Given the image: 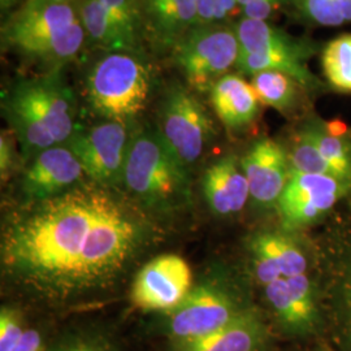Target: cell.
<instances>
[{
    "mask_svg": "<svg viewBox=\"0 0 351 351\" xmlns=\"http://www.w3.org/2000/svg\"><path fill=\"white\" fill-rule=\"evenodd\" d=\"M114 189L88 181L26 202L3 226V274L47 301L110 288L155 232L146 213Z\"/></svg>",
    "mask_w": 351,
    "mask_h": 351,
    "instance_id": "cell-1",
    "label": "cell"
},
{
    "mask_svg": "<svg viewBox=\"0 0 351 351\" xmlns=\"http://www.w3.org/2000/svg\"><path fill=\"white\" fill-rule=\"evenodd\" d=\"M314 265L323 326L330 323L341 348L351 351V202L316 239Z\"/></svg>",
    "mask_w": 351,
    "mask_h": 351,
    "instance_id": "cell-2",
    "label": "cell"
},
{
    "mask_svg": "<svg viewBox=\"0 0 351 351\" xmlns=\"http://www.w3.org/2000/svg\"><path fill=\"white\" fill-rule=\"evenodd\" d=\"M3 45L43 63H66L85 43V30L72 4L20 10L3 27Z\"/></svg>",
    "mask_w": 351,
    "mask_h": 351,
    "instance_id": "cell-3",
    "label": "cell"
},
{
    "mask_svg": "<svg viewBox=\"0 0 351 351\" xmlns=\"http://www.w3.org/2000/svg\"><path fill=\"white\" fill-rule=\"evenodd\" d=\"M123 184L142 206L156 211H171L189 198L188 169L154 130L130 141Z\"/></svg>",
    "mask_w": 351,
    "mask_h": 351,
    "instance_id": "cell-4",
    "label": "cell"
},
{
    "mask_svg": "<svg viewBox=\"0 0 351 351\" xmlns=\"http://www.w3.org/2000/svg\"><path fill=\"white\" fill-rule=\"evenodd\" d=\"M150 85L149 69L137 56L112 52L90 69L86 97L97 114L128 125L145 110Z\"/></svg>",
    "mask_w": 351,
    "mask_h": 351,
    "instance_id": "cell-5",
    "label": "cell"
},
{
    "mask_svg": "<svg viewBox=\"0 0 351 351\" xmlns=\"http://www.w3.org/2000/svg\"><path fill=\"white\" fill-rule=\"evenodd\" d=\"M239 37L228 26L194 27L176 45V63L189 88L210 93L239 62Z\"/></svg>",
    "mask_w": 351,
    "mask_h": 351,
    "instance_id": "cell-6",
    "label": "cell"
},
{
    "mask_svg": "<svg viewBox=\"0 0 351 351\" xmlns=\"http://www.w3.org/2000/svg\"><path fill=\"white\" fill-rule=\"evenodd\" d=\"M156 132L176 160L188 169L213 138V119L190 90L176 85L162 101Z\"/></svg>",
    "mask_w": 351,
    "mask_h": 351,
    "instance_id": "cell-7",
    "label": "cell"
},
{
    "mask_svg": "<svg viewBox=\"0 0 351 351\" xmlns=\"http://www.w3.org/2000/svg\"><path fill=\"white\" fill-rule=\"evenodd\" d=\"M249 308L233 289L207 282L191 289L178 307L167 313L165 329L173 343L193 341L229 324Z\"/></svg>",
    "mask_w": 351,
    "mask_h": 351,
    "instance_id": "cell-8",
    "label": "cell"
},
{
    "mask_svg": "<svg viewBox=\"0 0 351 351\" xmlns=\"http://www.w3.org/2000/svg\"><path fill=\"white\" fill-rule=\"evenodd\" d=\"M349 195L351 182L291 171L276 207L285 232H295L324 220Z\"/></svg>",
    "mask_w": 351,
    "mask_h": 351,
    "instance_id": "cell-9",
    "label": "cell"
},
{
    "mask_svg": "<svg viewBox=\"0 0 351 351\" xmlns=\"http://www.w3.org/2000/svg\"><path fill=\"white\" fill-rule=\"evenodd\" d=\"M65 146L75 154L88 181L106 188L123 184L130 146L125 124L106 121L88 129H75Z\"/></svg>",
    "mask_w": 351,
    "mask_h": 351,
    "instance_id": "cell-10",
    "label": "cell"
},
{
    "mask_svg": "<svg viewBox=\"0 0 351 351\" xmlns=\"http://www.w3.org/2000/svg\"><path fill=\"white\" fill-rule=\"evenodd\" d=\"M264 295L277 326L287 336H311L323 326L317 287L307 274L282 277L265 285Z\"/></svg>",
    "mask_w": 351,
    "mask_h": 351,
    "instance_id": "cell-11",
    "label": "cell"
},
{
    "mask_svg": "<svg viewBox=\"0 0 351 351\" xmlns=\"http://www.w3.org/2000/svg\"><path fill=\"white\" fill-rule=\"evenodd\" d=\"M193 289V272L185 259L173 254L154 258L133 281L130 300L149 311L169 313L178 307Z\"/></svg>",
    "mask_w": 351,
    "mask_h": 351,
    "instance_id": "cell-12",
    "label": "cell"
},
{
    "mask_svg": "<svg viewBox=\"0 0 351 351\" xmlns=\"http://www.w3.org/2000/svg\"><path fill=\"white\" fill-rule=\"evenodd\" d=\"M250 199L261 207L277 206L291 173L288 151L272 138L256 141L239 160Z\"/></svg>",
    "mask_w": 351,
    "mask_h": 351,
    "instance_id": "cell-13",
    "label": "cell"
},
{
    "mask_svg": "<svg viewBox=\"0 0 351 351\" xmlns=\"http://www.w3.org/2000/svg\"><path fill=\"white\" fill-rule=\"evenodd\" d=\"M85 172L75 154L65 145L40 151L26 167L21 190L26 202L42 201L84 182Z\"/></svg>",
    "mask_w": 351,
    "mask_h": 351,
    "instance_id": "cell-14",
    "label": "cell"
},
{
    "mask_svg": "<svg viewBox=\"0 0 351 351\" xmlns=\"http://www.w3.org/2000/svg\"><path fill=\"white\" fill-rule=\"evenodd\" d=\"M252 272L265 287L282 277L306 275L310 258L288 232L264 230L249 242Z\"/></svg>",
    "mask_w": 351,
    "mask_h": 351,
    "instance_id": "cell-15",
    "label": "cell"
},
{
    "mask_svg": "<svg viewBox=\"0 0 351 351\" xmlns=\"http://www.w3.org/2000/svg\"><path fill=\"white\" fill-rule=\"evenodd\" d=\"M268 341V326L261 314L250 307L204 337L173 343L172 351H264Z\"/></svg>",
    "mask_w": 351,
    "mask_h": 351,
    "instance_id": "cell-16",
    "label": "cell"
},
{
    "mask_svg": "<svg viewBox=\"0 0 351 351\" xmlns=\"http://www.w3.org/2000/svg\"><path fill=\"white\" fill-rule=\"evenodd\" d=\"M203 193L216 215L229 216L243 210L250 199V189L234 155L223 156L208 167L203 176Z\"/></svg>",
    "mask_w": 351,
    "mask_h": 351,
    "instance_id": "cell-17",
    "label": "cell"
},
{
    "mask_svg": "<svg viewBox=\"0 0 351 351\" xmlns=\"http://www.w3.org/2000/svg\"><path fill=\"white\" fill-rule=\"evenodd\" d=\"M58 145H65L75 132V112L68 90L56 75L21 81Z\"/></svg>",
    "mask_w": 351,
    "mask_h": 351,
    "instance_id": "cell-18",
    "label": "cell"
},
{
    "mask_svg": "<svg viewBox=\"0 0 351 351\" xmlns=\"http://www.w3.org/2000/svg\"><path fill=\"white\" fill-rule=\"evenodd\" d=\"M3 106L25 159L32 160L40 151L58 145L21 81L7 94Z\"/></svg>",
    "mask_w": 351,
    "mask_h": 351,
    "instance_id": "cell-19",
    "label": "cell"
},
{
    "mask_svg": "<svg viewBox=\"0 0 351 351\" xmlns=\"http://www.w3.org/2000/svg\"><path fill=\"white\" fill-rule=\"evenodd\" d=\"M210 99L219 120L232 130L250 125L261 108L250 82L239 75L220 78L210 91Z\"/></svg>",
    "mask_w": 351,
    "mask_h": 351,
    "instance_id": "cell-20",
    "label": "cell"
},
{
    "mask_svg": "<svg viewBox=\"0 0 351 351\" xmlns=\"http://www.w3.org/2000/svg\"><path fill=\"white\" fill-rule=\"evenodd\" d=\"M241 52H287L306 58L316 52V47L306 39L294 37L268 21L242 19L234 27Z\"/></svg>",
    "mask_w": 351,
    "mask_h": 351,
    "instance_id": "cell-21",
    "label": "cell"
},
{
    "mask_svg": "<svg viewBox=\"0 0 351 351\" xmlns=\"http://www.w3.org/2000/svg\"><path fill=\"white\" fill-rule=\"evenodd\" d=\"M78 16L86 37L97 46L116 52L136 47V40L113 20L101 0H82L78 4Z\"/></svg>",
    "mask_w": 351,
    "mask_h": 351,
    "instance_id": "cell-22",
    "label": "cell"
},
{
    "mask_svg": "<svg viewBox=\"0 0 351 351\" xmlns=\"http://www.w3.org/2000/svg\"><path fill=\"white\" fill-rule=\"evenodd\" d=\"M307 59L287 52H239L237 71L242 75H255L263 71H275L293 77L303 88L319 85L316 77L307 66Z\"/></svg>",
    "mask_w": 351,
    "mask_h": 351,
    "instance_id": "cell-23",
    "label": "cell"
},
{
    "mask_svg": "<svg viewBox=\"0 0 351 351\" xmlns=\"http://www.w3.org/2000/svg\"><path fill=\"white\" fill-rule=\"evenodd\" d=\"M314 142L316 149L326 159L336 176L351 182V139L339 123L326 124L319 120L302 128Z\"/></svg>",
    "mask_w": 351,
    "mask_h": 351,
    "instance_id": "cell-24",
    "label": "cell"
},
{
    "mask_svg": "<svg viewBox=\"0 0 351 351\" xmlns=\"http://www.w3.org/2000/svg\"><path fill=\"white\" fill-rule=\"evenodd\" d=\"M250 84L261 104L282 113L290 112L297 107L300 88H303L293 77L275 71L251 75Z\"/></svg>",
    "mask_w": 351,
    "mask_h": 351,
    "instance_id": "cell-25",
    "label": "cell"
},
{
    "mask_svg": "<svg viewBox=\"0 0 351 351\" xmlns=\"http://www.w3.org/2000/svg\"><path fill=\"white\" fill-rule=\"evenodd\" d=\"M149 21L162 43L177 45L197 26V0H173Z\"/></svg>",
    "mask_w": 351,
    "mask_h": 351,
    "instance_id": "cell-26",
    "label": "cell"
},
{
    "mask_svg": "<svg viewBox=\"0 0 351 351\" xmlns=\"http://www.w3.org/2000/svg\"><path fill=\"white\" fill-rule=\"evenodd\" d=\"M328 84L339 93H351V34L330 40L322 55Z\"/></svg>",
    "mask_w": 351,
    "mask_h": 351,
    "instance_id": "cell-27",
    "label": "cell"
},
{
    "mask_svg": "<svg viewBox=\"0 0 351 351\" xmlns=\"http://www.w3.org/2000/svg\"><path fill=\"white\" fill-rule=\"evenodd\" d=\"M302 16L320 26L351 23V0H290Z\"/></svg>",
    "mask_w": 351,
    "mask_h": 351,
    "instance_id": "cell-28",
    "label": "cell"
},
{
    "mask_svg": "<svg viewBox=\"0 0 351 351\" xmlns=\"http://www.w3.org/2000/svg\"><path fill=\"white\" fill-rule=\"evenodd\" d=\"M288 156L290 169L294 172L337 177L332 167L326 163V159L322 156L314 142L303 129L297 133L294 142L288 151Z\"/></svg>",
    "mask_w": 351,
    "mask_h": 351,
    "instance_id": "cell-29",
    "label": "cell"
},
{
    "mask_svg": "<svg viewBox=\"0 0 351 351\" xmlns=\"http://www.w3.org/2000/svg\"><path fill=\"white\" fill-rule=\"evenodd\" d=\"M113 20L130 38L137 42L139 12L138 0H101Z\"/></svg>",
    "mask_w": 351,
    "mask_h": 351,
    "instance_id": "cell-30",
    "label": "cell"
},
{
    "mask_svg": "<svg viewBox=\"0 0 351 351\" xmlns=\"http://www.w3.org/2000/svg\"><path fill=\"white\" fill-rule=\"evenodd\" d=\"M25 330L23 315L16 308L3 306L0 310V351H12Z\"/></svg>",
    "mask_w": 351,
    "mask_h": 351,
    "instance_id": "cell-31",
    "label": "cell"
},
{
    "mask_svg": "<svg viewBox=\"0 0 351 351\" xmlns=\"http://www.w3.org/2000/svg\"><path fill=\"white\" fill-rule=\"evenodd\" d=\"M45 351H113L112 346L94 336H71L51 345Z\"/></svg>",
    "mask_w": 351,
    "mask_h": 351,
    "instance_id": "cell-32",
    "label": "cell"
},
{
    "mask_svg": "<svg viewBox=\"0 0 351 351\" xmlns=\"http://www.w3.org/2000/svg\"><path fill=\"white\" fill-rule=\"evenodd\" d=\"M287 1L290 0H251L242 7V12L245 19L267 21Z\"/></svg>",
    "mask_w": 351,
    "mask_h": 351,
    "instance_id": "cell-33",
    "label": "cell"
},
{
    "mask_svg": "<svg viewBox=\"0 0 351 351\" xmlns=\"http://www.w3.org/2000/svg\"><path fill=\"white\" fill-rule=\"evenodd\" d=\"M12 132L3 130L0 136V175L1 180H7L16 163V150Z\"/></svg>",
    "mask_w": 351,
    "mask_h": 351,
    "instance_id": "cell-34",
    "label": "cell"
},
{
    "mask_svg": "<svg viewBox=\"0 0 351 351\" xmlns=\"http://www.w3.org/2000/svg\"><path fill=\"white\" fill-rule=\"evenodd\" d=\"M216 24V3L215 0H197V26L206 27Z\"/></svg>",
    "mask_w": 351,
    "mask_h": 351,
    "instance_id": "cell-35",
    "label": "cell"
},
{
    "mask_svg": "<svg viewBox=\"0 0 351 351\" xmlns=\"http://www.w3.org/2000/svg\"><path fill=\"white\" fill-rule=\"evenodd\" d=\"M40 333L36 329H26L23 339L14 346L12 351H45Z\"/></svg>",
    "mask_w": 351,
    "mask_h": 351,
    "instance_id": "cell-36",
    "label": "cell"
},
{
    "mask_svg": "<svg viewBox=\"0 0 351 351\" xmlns=\"http://www.w3.org/2000/svg\"><path fill=\"white\" fill-rule=\"evenodd\" d=\"M216 3V24L226 21L239 8V0H215Z\"/></svg>",
    "mask_w": 351,
    "mask_h": 351,
    "instance_id": "cell-37",
    "label": "cell"
},
{
    "mask_svg": "<svg viewBox=\"0 0 351 351\" xmlns=\"http://www.w3.org/2000/svg\"><path fill=\"white\" fill-rule=\"evenodd\" d=\"M81 1L82 0H25L20 10H33V8L46 7V5H56V4H72L78 7Z\"/></svg>",
    "mask_w": 351,
    "mask_h": 351,
    "instance_id": "cell-38",
    "label": "cell"
},
{
    "mask_svg": "<svg viewBox=\"0 0 351 351\" xmlns=\"http://www.w3.org/2000/svg\"><path fill=\"white\" fill-rule=\"evenodd\" d=\"M142 1H143V10L147 14L149 20H151L167 5H169L173 0H142Z\"/></svg>",
    "mask_w": 351,
    "mask_h": 351,
    "instance_id": "cell-39",
    "label": "cell"
},
{
    "mask_svg": "<svg viewBox=\"0 0 351 351\" xmlns=\"http://www.w3.org/2000/svg\"><path fill=\"white\" fill-rule=\"evenodd\" d=\"M20 0H0V7L3 11H8L10 8H12L16 3H19Z\"/></svg>",
    "mask_w": 351,
    "mask_h": 351,
    "instance_id": "cell-40",
    "label": "cell"
},
{
    "mask_svg": "<svg viewBox=\"0 0 351 351\" xmlns=\"http://www.w3.org/2000/svg\"><path fill=\"white\" fill-rule=\"evenodd\" d=\"M251 0H239V8L245 7L247 3H250Z\"/></svg>",
    "mask_w": 351,
    "mask_h": 351,
    "instance_id": "cell-41",
    "label": "cell"
}]
</instances>
